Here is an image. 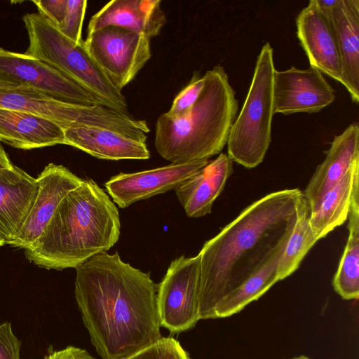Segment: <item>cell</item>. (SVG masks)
I'll return each instance as SVG.
<instances>
[{
  "label": "cell",
  "instance_id": "cell-4",
  "mask_svg": "<svg viewBox=\"0 0 359 359\" xmlns=\"http://www.w3.org/2000/svg\"><path fill=\"white\" fill-rule=\"evenodd\" d=\"M198 100L184 114L163 113L156 124L157 152L172 163H184L219 154L227 143L238 102L224 68L218 65L203 75Z\"/></svg>",
  "mask_w": 359,
  "mask_h": 359
},
{
  "label": "cell",
  "instance_id": "cell-7",
  "mask_svg": "<svg viewBox=\"0 0 359 359\" xmlns=\"http://www.w3.org/2000/svg\"><path fill=\"white\" fill-rule=\"evenodd\" d=\"M83 46L119 91L134 79L151 56L147 36L116 26L88 34Z\"/></svg>",
  "mask_w": 359,
  "mask_h": 359
},
{
  "label": "cell",
  "instance_id": "cell-29",
  "mask_svg": "<svg viewBox=\"0 0 359 359\" xmlns=\"http://www.w3.org/2000/svg\"><path fill=\"white\" fill-rule=\"evenodd\" d=\"M39 13L58 28L65 18L67 0H38L33 1Z\"/></svg>",
  "mask_w": 359,
  "mask_h": 359
},
{
  "label": "cell",
  "instance_id": "cell-20",
  "mask_svg": "<svg viewBox=\"0 0 359 359\" xmlns=\"http://www.w3.org/2000/svg\"><path fill=\"white\" fill-rule=\"evenodd\" d=\"M332 22L340 53L342 82L352 101L359 102V1L341 0L325 14Z\"/></svg>",
  "mask_w": 359,
  "mask_h": 359
},
{
  "label": "cell",
  "instance_id": "cell-24",
  "mask_svg": "<svg viewBox=\"0 0 359 359\" xmlns=\"http://www.w3.org/2000/svg\"><path fill=\"white\" fill-rule=\"evenodd\" d=\"M283 250L219 302L215 309V318H226L238 313L279 281L277 266Z\"/></svg>",
  "mask_w": 359,
  "mask_h": 359
},
{
  "label": "cell",
  "instance_id": "cell-22",
  "mask_svg": "<svg viewBox=\"0 0 359 359\" xmlns=\"http://www.w3.org/2000/svg\"><path fill=\"white\" fill-rule=\"evenodd\" d=\"M358 179L359 161L327 191L318 208L310 213V226L318 240L346 222Z\"/></svg>",
  "mask_w": 359,
  "mask_h": 359
},
{
  "label": "cell",
  "instance_id": "cell-15",
  "mask_svg": "<svg viewBox=\"0 0 359 359\" xmlns=\"http://www.w3.org/2000/svg\"><path fill=\"white\" fill-rule=\"evenodd\" d=\"M359 161V125L351 123L341 134L335 135L304 191L311 212L318 207L323 198Z\"/></svg>",
  "mask_w": 359,
  "mask_h": 359
},
{
  "label": "cell",
  "instance_id": "cell-31",
  "mask_svg": "<svg viewBox=\"0 0 359 359\" xmlns=\"http://www.w3.org/2000/svg\"><path fill=\"white\" fill-rule=\"evenodd\" d=\"M45 359H95L86 350L69 346L59 350L50 351Z\"/></svg>",
  "mask_w": 359,
  "mask_h": 359
},
{
  "label": "cell",
  "instance_id": "cell-33",
  "mask_svg": "<svg viewBox=\"0 0 359 359\" xmlns=\"http://www.w3.org/2000/svg\"><path fill=\"white\" fill-rule=\"evenodd\" d=\"M13 166L8 155L0 144V169L8 168Z\"/></svg>",
  "mask_w": 359,
  "mask_h": 359
},
{
  "label": "cell",
  "instance_id": "cell-16",
  "mask_svg": "<svg viewBox=\"0 0 359 359\" xmlns=\"http://www.w3.org/2000/svg\"><path fill=\"white\" fill-rule=\"evenodd\" d=\"M159 0H113L94 14L88 34L108 26L123 27L149 39L159 34L166 17Z\"/></svg>",
  "mask_w": 359,
  "mask_h": 359
},
{
  "label": "cell",
  "instance_id": "cell-28",
  "mask_svg": "<svg viewBox=\"0 0 359 359\" xmlns=\"http://www.w3.org/2000/svg\"><path fill=\"white\" fill-rule=\"evenodd\" d=\"M205 79L195 73L189 83L175 97L170 109L165 112L172 116H179L189 110L198 100L204 87Z\"/></svg>",
  "mask_w": 359,
  "mask_h": 359
},
{
  "label": "cell",
  "instance_id": "cell-19",
  "mask_svg": "<svg viewBox=\"0 0 359 359\" xmlns=\"http://www.w3.org/2000/svg\"><path fill=\"white\" fill-rule=\"evenodd\" d=\"M65 131V144L100 159L147 160L150 152L146 142L111 130L90 127H70Z\"/></svg>",
  "mask_w": 359,
  "mask_h": 359
},
{
  "label": "cell",
  "instance_id": "cell-9",
  "mask_svg": "<svg viewBox=\"0 0 359 359\" xmlns=\"http://www.w3.org/2000/svg\"><path fill=\"white\" fill-rule=\"evenodd\" d=\"M0 108L48 118L64 130L79 126L112 130L116 121L115 111L107 106H88L61 101L25 85L0 90Z\"/></svg>",
  "mask_w": 359,
  "mask_h": 359
},
{
  "label": "cell",
  "instance_id": "cell-30",
  "mask_svg": "<svg viewBox=\"0 0 359 359\" xmlns=\"http://www.w3.org/2000/svg\"><path fill=\"white\" fill-rule=\"evenodd\" d=\"M21 341L14 334L9 322L0 324V359H20Z\"/></svg>",
  "mask_w": 359,
  "mask_h": 359
},
{
  "label": "cell",
  "instance_id": "cell-5",
  "mask_svg": "<svg viewBox=\"0 0 359 359\" xmlns=\"http://www.w3.org/2000/svg\"><path fill=\"white\" fill-rule=\"evenodd\" d=\"M29 38L25 54L38 59L76 82L103 105L128 113L121 91L109 81L81 43H75L43 16L27 13L22 16Z\"/></svg>",
  "mask_w": 359,
  "mask_h": 359
},
{
  "label": "cell",
  "instance_id": "cell-23",
  "mask_svg": "<svg viewBox=\"0 0 359 359\" xmlns=\"http://www.w3.org/2000/svg\"><path fill=\"white\" fill-rule=\"evenodd\" d=\"M359 181L355 184L348 215V236L334 274L332 285L336 292L346 300L359 297Z\"/></svg>",
  "mask_w": 359,
  "mask_h": 359
},
{
  "label": "cell",
  "instance_id": "cell-11",
  "mask_svg": "<svg viewBox=\"0 0 359 359\" xmlns=\"http://www.w3.org/2000/svg\"><path fill=\"white\" fill-rule=\"evenodd\" d=\"M274 114L316 113L335 100L332 87L316 68L300 69L294 66L273 75Z\"/></svg>",
  "mask_w": 359,
  "mask_h": 359
},
{
  "label": "cell",
  "instance_id": "cell-34",
  "mask_svg": "<svg viewBox=\"0 0 359 359\" xmlns=\"http://www.w3.org/2000/svg\"><path fill=\"white\" fill-rule=\"evenodd\" d=\"M6 241L0 236V248L6 245Z\"/></svg>",
  "mask_w": 359,
  "mask_h": 359
},
{
  "label": "cell",
  "instance_id": "cell-21",
  "mask_svg": "<svg viewBox=\"0 0 359 359\" xmlns=\"http://www.w3.org/2000/svg\"><path fill=\"white\" fill-rule=\"evenodd\" d=\"M0 142L22 149L42 148L65 144V131L48 118L0 108Z\"/></svg>",
  "mask_w": 359,
  "mask_h": 359
},
{
  "label": "cell",
  "instance_id": "cell-26",
  "mask_svg": "<svg viewBox=\"0 0 359 359\" xmlns=\"http://www.w3.org/2000/svg\"><path fill=\"white\" fill-rule=\"evenodd\" d=\"M128 359H190L188 353L173 337H161L156 342Z\"/></svg>",
  "mask_w": 359,
  "mask_h": 359
},
{
  "label": "cell",
  "instance_id": "cell-3",
  "mask_svg": "<svg viewBox=\"0 0 359 359\" xmlns=\"http://www.w3.org/2000/svg\"><path fill=\"white\" fill-rule=\"evenodd\" d=\"M120 229L114 203L94 180H83L62 199L25 255L29 262L46 269L76 268L113 247Z\"/></svg>",
  "mask_w": 359,
  "mask_h": 359
},
{
  "label": "cell",
  "instance_id": "cell-10",
  "mask_svg": "<svg viewBox=\"0 0 359 359\" xmlns=\"http://www.w3.org/2000/svg\"><path fill=\"white\" fill-rule=\"evenodd\" d=\"M0 73L61 101L88 106L103 105L76 82L25 53L0 47Z\"/></svg>",
  "mask_w": 359,
  "mask_h": 359
},
{
  "label": "cell",
  "instance_id": "cell-17",
  "mask_svg": "<svg viewBox=\"0 0 359 359\" xmlns=\"http://www.w3.org/2000/svg\"><path fill=\"white\" fill-rule=\"evenodd\" d=\"M233 172L232 161L224 153L186 180L175 190L189 217H201L211 212L215 199L221 194Z\"/></svg>",
  "mask_w": 359,
  "mask_h": 359
},
{
  "label": "cell",
  "instance_id": "cell-27",
  "mask_svg": "<svg viewBox=\"0 0 359 359\" xmlns=\"http://www.w3.org/2000/svg\"><path fill=\"white\" fill-rule=\"evenodd\" d=\"M86 0H67V12L57 29L75 43H81L83 22L87 8Z\"/></svg>",
  "mask_w": 359,
  "mask_h": 359
},
{
  "label": "cell",
  "instance_id": "cell-12",
  "mask_svg": "<svg viewBox=\"0 0 359 359\" xmlns=\"http://www.w3.org/2000/svg\"><path fill=\"white\" fill-rule=\"evenodd\" d=\"M36 194L15 238L8 245L26 250L41 235L60 202L83 180L62 165L48 164L36 178Z\"/></svg>",
  "mask_w": 359,
  "mask_h": 359
},
{
  "label": "cell",
  "instance_id": "cell-2",
  "mask_svg": "<svg viewBox=\"0 0 359 359\" xmlns=\"http://www.w3.org/2000/svg\"><path fill=\"white\" fill-rule=\"evenodd\" d=\"M302 196L297 188L268 194L204 243L198 253L200 320L215 319L219 302L285 248Z\"/></svg>",
  "mask_w": 359,
  "mask_h": 359
},
{
  "label": "cell",
  "instance_id": "cell-32",
  "mask_svg": "<svg viewBox=\"0 0 359 359\" xmlns=\"http://www.w3.org/2000/svg\"><path fill=\"white\" fill-rule=\"evenodd\" d=\"M21 85L18 81L0 73V90L13 89Z\"/></svg>",
  "mask_w": 359,
  "mask_h": 359
},
{
  "label": "cell",
  "instance_id": "cell-1",
  "mask_svg": "<svg viewBox=\"0 0 359 359\" xmlns=\"http://www.w3.org/2000/svg\"><path fill=\"white\" fill-rule=\"evenodd\" d=\"M75 269V298L102 359H128L162 337L149 272L107 252Z\"/></svg>",
  "mask_w": 359,
  "mask_h": 359
},
{
  "label": "cell",
  "instance_id": "cell-18",
  "mask_svg": "<svg viewBox=\"0 0 359 359\" xmlns=\"http://www.w3.org/2000/svg\"><path fill=\"white\" fill-rule=\"evenodd\" d=\"M36 189V180L18 166L0 169V236L6 244L20 229Z\"/></svg>",
  "mask_w": 359,
  "mask_h": 359
},
{
  "label": "cell",
  "instance_id": "cell-8",
  "mask_svg": "<svg viewBox=\"0 0 359 359\" xmlns=\"http://www.w3.org/2000/svg\"><path fill=\"white\" fill-rule=\"evenodd\" d=\"M200 255H182L172 260L157 287V309L161 327L171 333L194 327L200 320Z\"/></svg>",
  "mask_w": 359,
  "mask_h": 359
},
{
  "label": "cell",
  "instance_id": "cell-14",
  "mask_svg": "<svg viewBox=\"0 0 359 359\" xmlns=\"http://www.w3.org/2000/svg\"><path fill=\"white\" fill-rule=\"evenodd\" d=\"M297 36L312 66L341 83L342 68L331 19L311 0L296 18Z\"/></svg>",
  "mask_w": 359,
  "mask_h": 359
},
{
  "label": "cell",
  "instance_id": "cell-35",
  "mask_svg": "<svg viewBox=\"0 0 359 359\" xmlns=\"http://www.w3.org/2000/svg\"><path fill=\"white\" fill-rule=\"evenodd\" d=\"M293 359H309V358L304 356V355H301L299 357H297V358H293Z\"/></svg>",
  "mask_w": 359,
  "mask_h": 359
},
{
  "label": "cell",
  "instance_id": "cell-25",
  "mask_svg": "<svg viewBox=\"0 0 359 359\" xmlns=\"http://www.w3.org/2000/svg\"><path fill=\"white\" fill-rule=\"evenodd\" d=\"M310 213L309 203L303 194L295 224L278 260L277 274L279 281L298 269L305 255L318 241L310 226Z\"/></svg>",
  "mask_w": 359,
  "mask_h": 359
},
{
  "label": "cell",
  "instance_id": "cell-13",
  "mask_svg": "<svg viewBox=\"0 0 359 359\" xmlns=\"http://www.w3.org/2000/svg\"><path fill=\"white\" fill-rule=\"evenodd\" d=\"M209 163L201 160L172 163L151 170L112 176L104 184L113 202L125 208L132 203L175 189Z\"/></svg>",
  "mask_w": 359,
  "mask_h": 359
},
{
  "label": "cell",
  "instance_id": "cell-6",
  "mask_svg": "<svg viewBox=\"0 0 359 359\" xmlns=\"http://www.w3.org/2000/svg\"><path fill=\"white\" fill-rule=\"evenodd\" d=\"M275 70L273 49L266 42L257 57L248 93L226 143L230 159L246 168L263 161L271 143Z\"/></svg>",
  "mask_w": 359,
  "mask_h": 359
}]
</instances>
